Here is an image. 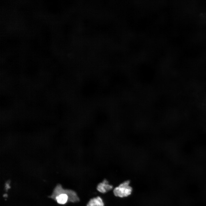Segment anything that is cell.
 Here are the masks:
<instances>
[{"instance_id":"1","label":"cell","mask_w":206,"mask_h":206,"mask_svg":"<svg viewBox=\"0 0 206 206\" xmlns=\"http://www.w3.org/2000/svg\"><path fill=\"white\" fill-rule=\"evenodd\" d=\"M130 183L129 181H126L115 188L113 191L114 195L120 197H127L130 195L132 189L129 185Z\"/></svg>"},{"instance_id":"2","label":"cell","mask_w":206,"mask_h":206,"mask_svg":"<svg viewBox=\"0 0 206 206\" xmlns=\"http://www.w3.org/2000/svg\"><path fill=\"white\" fill-rule=\"evenodd\" d=\"M112 188V186L109 185L108 181L106 179L102 183H99L97 187V190L102 193H105L111 190Z\"/></svg>"},{"instance_id":"3","label":"cell","mask_w":206,"mask_h":206,"mask_svg":"<svg viewBox=\"0 0 206 206\" xmlns=\"http://www.w3.org/2000/svg\"><path fill=\"white\" fill-rule=\"evenodd\" d=\"M87 206H104V204L102 198L98 196L90 199Z\"/></svg>"}]
</instances>
